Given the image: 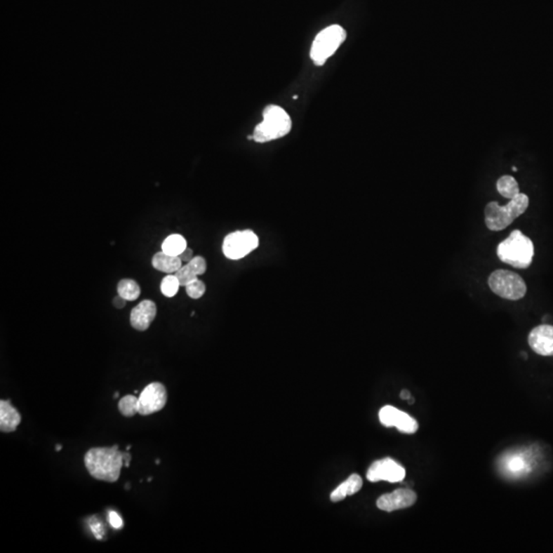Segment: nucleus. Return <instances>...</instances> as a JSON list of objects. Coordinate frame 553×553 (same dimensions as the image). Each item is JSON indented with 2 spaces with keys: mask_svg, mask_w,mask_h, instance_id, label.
Masks as SVG:
<instances>
[{
  "mask_svg": "<svg viewBox=\"0 0 553 553\" xmlns=\"http://www.w3.org/2000/svg\"><path fill=\"white\" fill-rule=\"evenodd\" d=\"M188 264L198 276H201L206 272V260H205V258H202V256H194L193 260L188 262Z\"/></svg>",
  "mask_w": 553,
  "mask_h": 553,
  "instance_id": "25",
  "label": "nucleus"
},
{
  "mask_svg": "<svg viewBox=\"0 0 553 553\" xmlns=\"http://www.w3.org/2000/svg\"><path fill=\"white\" fill-rule=\"evenodd\" d=\"M129 488H131V486H129V485H126V489H129Z\"/></svg>",
  "mask_w": 553,
  "mask_h": 553,
  "instance_id": "33",
  "label": "nucleus"
},
{
  "mask_svg": "<svg viewBox=\"0 0 553 553\" xmlns=\"http://www.w3.org/2000/svg\"><path fill=\"white\" fill-rule=\"evenodd\" d=\"M528 203L530 200L524 193H519L514 199L509 200L505 206H500L495 201L488 203L485 208L486 226L491 231H502L526 213Z\"/></svg>",
  "mask_w": 553,
  "mask_h": 553,
  "instance_id": "3",
  "label": "nucleus"
},
{
  "mask_svg": "<svg viewBox=\"0 0 553 553\" xmlns=\"http://www.w3.org/2000/svg\"><path fill=\"white\" fill-rule=\"evenodd\" d=\"M497 191L508 200L514 199L521 193L516 178L512 175H503L497 180Z\"/></svg>",
  "mask_w": 553,
  "mask_h": 553,
  "instance_id": "17",
  "label": "nucleus"
},
{
  "mask_svg": "<svg viewBox=\"0 0 553 553\" xmlns=\"http://www.w3.org/2000/svg\"><path fill=\"white\" fill-rule=\"evenodd\" d=\"M138 398L135 394H127L120 399L119 403H118V409H119L120 413L127 418L135 416V414H138Z\"/></svg>",
  "mask_w": 553,
  "mask_h": 553,
  "instance_id": "20",
  "label": "nucleus"
},
{
  "mask_svg": "<svg viewBox=\"0 0 553 553\" xmlns=\"http://www.w3.org/2000/svg\"><path fill=\"white\" fill-rule=\"evenodd\" d=\"M62 449H63V446L62 445H58L57 447H55V450H57V452L61 451Z\"/></svg>",
  "mask_w": 553,
  "mask_h": 553,
  "instance_id": "31",
  "label": "nucleus"
},
{
  "mask_svg": "<svg viewBox=\"0 0 553 553\" xmlns=\"http://www.w3.org/2000/svg\"><path fill=\"white\" fill-rule=\"evenodd\" d=\"M180 260H182V264H188V262H191L192 260L194 258V252L192 251L191 248L187 247L182 253L180 254Z\"/></svg>",
  "mask_w": 553,
  "mask_h": 553,
  "instance_id": "28",
  "label": "nucleus"
},
{
  "mask_svg": "<svg viewBox=\"0 0 553 553\" xmlns=\"http://www.w3.org/2000/svg\"><path fill=\"white\" fill-rule=\"evenodd\" d=\"M186 291L189 298H193V300H199L206 292V286H205L203 281L197 279V280L193 281V282L187 285Z\"/></svg>",
  "mask_w": 553,
  "mask_h": 553,
  "instance_id": "24",
  "label": "nucleus"
},
{
  "mask_svg": "<svg viewBox=\"0 0 553 553\" xmlns=\"http://www.w3.org/2000/svg\"><path fill=\"white\" fill-rule=\"evenodd\" d=\"M527 468V461L519 455H514L505 461V469L512 474H523Z\"/></svg>",
  "mask_w": 553,
  "mask_h": 553,
  "instance_id": "22",
  "label": "nucleus"
},
{
  "mask_svg": "<svg viewBox=\"0 0 553 553\" xmlns=\"http://www.w3.org/2000/svg\"><path fill=\"white\" fill-rule=\"evenodd\" d=\"M417 501V495L410 489H399L389 494L379 497L376 505L383 512H392L396 510L411 507Z\"/></svg>",
  "mask_w": 553,
  "mask_h": 553,
  "instance_id": "11",
  "label": "nucleus"
},
{
  "mask_svg": "<svg viewBox=\"0 0 553 553\" xmlns=\"http://www.w3.org/2000/svg\"><path fill=\"white\" fill-rule=\"evenodd\" d=\"M347 38V32L340 25L327 27L314 38L311 48V58L314 63L322 66L335 53Z\"/></svg>",
  "mask_w": 553,
  "mask_h": 553,
  "instance_id": "6",
  "label": "nucleus"
},
{
  "mask_svg": "<svg viewBox=\"0 0 553 553\" xmlns=\"http://www.w3.org/2000/svg\"><path fill=\"white\" fill-rule=\"evenodd\" d=\"M401 398H402L403 400L408 401L410 398H411V394H410V392H408V390L404 389L403 392H401Z\"/></svg>",
  "mask_w": 553,
  "mask_h": 553,
  "instance_id": "30",
  "label": "nucleus"
},
{
  "mask_svg": "<svg viewBox=\"0 0 553 553\" xmlns=\"http://www.w3.org/2000/svg\"><path fill=\"white\" fill-rule=\"evenodd\" d=\"M152 265L157 271L167 274H175L182 267V262L180 260V256L171 255V254L161 251L157 252L153 256Z\"/></svg>",
  "mask_w": 553,
  "mask_h": 553,
  "instance_id": "16",
  "label": "nucleus"
},
{
  "mask_svg": "<svg viewBox=\"0 0 553 553\" xmlns=\"http://www.w3.org/2000/svg\"><path fill=\"white\" fill-rule=\"evenodd\" d=\"M291 118L284 109L269 105L264 111V120L254 129L252 140L256 142H267L288 135L291 131Z\"/></svg>",
  "mask_w": 553,
  "mask_h": 553,
  "instance_id": "4",
  "label": "nucleus"
},
{
  "mask_svg": "<svg viewBox=\"0 0 553 553\" xmlns=\"http://www.w3.org/2000/svg\"><path fill=\"white\" fill-rule=\"evenodd\" d=\"M258 245L260 239L251 229L236 231L225 237L222 252L229 260H238L255 251Z\"/></svg>",
  "mask_w": 553,
  "mask_h": 553,
  "instance_id": "7",
  "label": "nucleus"
},
{
  "mask_svg": "<svg viewBox=\"0 0 553 553\" xmlns=\"http://www.w3.org/2000/svg\"><path fill=\"white\" fill-rule=\"evenodd\" d=\"M117 292L127 302H135L140 295V288L133 279H122L117 285Z\"/></svg>",
  "mask_w": 553,
  "mask_h": 553,
  "instance_id": "18",
  "label": "nucleus"
},
{
  "mask_svg": "<svg viewBox=\"0 0 553 553\" xmlns=\"http://www.w3.org/2000/svg\"><path fill=\"white\" fill-rule=\"evenodd\" d=\"M497 256L504 264L517 269H528L534 258L532 240L519 229H514L497 247Z\"/></svg>",
  "mask_w": 553,
  "mask_h": 553,
  "instance_id": "2",
  "label": "nucleus"
},
{
  "mask_svg": "<svg viewBox=\"0 0 553 553\" xmlns=\"http://www.w3.org/2000/svg\"><path fill=\"white\" fill-rule=\"evenodd\" d=\"M362 478H361L359 474H352L347 481L340 484V485L331 493L330 499H331L332 502H338V501L347 498V496H352V495L356 494V493H358L359 491L362 489Z\"/></svg>",
  "mask_w": 553,
  "mask_h": 553,
  "instance_id": "15",
  "label": "nucleus"
},
{
  "mask_svg": "<svg viewBox=\"0 0 553 553\" xmlns=\"http://www.w3.org/2000/svg\"><path fill=\"white\" fill-rule=\"evenodd\" d=\"M89 526H91V531H93L95 538L99 539V540H102L104 528H102L101 524L98 523V521H95V519H91V523H89Z\"/></svg>",
  "mask_w": 553,
  "mask_h": 553,
  "instance_id": "27",
  "label": "nucleus"
},
{
  "mask_svg": "<svg viewBox=\"0 0 553 553\" xmlns=\"http://www.w3.org/2000/svg\"><path fill=\"white\" fill-rule=\"evenodd\" d=\"M109 523L116 530H120V528H124V521H122L121 517L116 512H109Z\"/></svg>",
  "mask_w": 553,
  "mask_h": 553,
  "instance_id": "26",
  "label": "nucleus"
},
{
  "mask_svg": "<svg viewBox=\"0 0 553 553\" xmlns=\"http://www.w3.org/2000/svg\"><path fill=\"white\" fill-rule=\"evenodd\" d=\"M22 421L21 414L10 401H0V430L2 432H13Z\"/></svg>",
  "mask_w": 553,
  "mask_h": 553,
  "instance_id": "14",
  "label": "nucleus"
},
{
  "mask_svg": "<svg viewBox=\"0 0 553 553\" xmlns=\"http://www.w3.org/2000/svg\"><path fill=\"white\" fill-rule=\"evenodd\" d=\"M84 465L93 479L107 483L118 481L124 465V453L118 445L113 447L91 448L84 456Z\"/></svg>",
  "mask_w": 553,
  "mask_h": 553,
  "instance_id": "1",
  "label": "nucleus"
},
{
  "mask_svg": "<svg viewBox=\"0 0 553 553\" xmlns=\"http://www.w3.org/2000/svg\"><path fill=\"white\" fill-rule=\"evenodd\" d=\"M176 278L180 281V286L186 287L189 283L197 280L198 275L193 271L189 264L182 265L180 269L175 273Z\"/></svg>",
  "mask_w": 553,
  "mask_h": 553,
  "instance_id": "23",
  "label": "nucleus"
},
{
  "mask_svg": "<svg viewBox=\"0 0 553 553\" xmlns=\"http://www.w3.org/2000/svg\"><path fill=\"white\" fill-rule=\"evenodd\" d=\"M528 345L531 349L540 356H553V326L540 325L528 334Z\"/></svg>",
  "mask_w": 553,
  "mask_h": 553,
  "instance_id": "12",
  "label": "nucleus"
},
{
  "mask_svg": "<svg viewBox=\"0 0 553 553\" xmlns=\"http://www.w3.org/2000/svg\"><path fill=\"white\" fill-rule=\"evenodd\" d=\"M157 314V307L150 300H145L133 307L131 313V325L138 331H146Z\"/></svg>",
  "mask_w": 553,
  "mask_h": 553,
  "instance_id": "13",
  "label": "nucleus"
},
{
  "mask_svg": "<svg viewBox=\"0 0 553 553\" xmlns=\"http://www.w3.org/2000/svg\"><path fill=\"white\" fill-rule=\"evenodd\" d=\"M512 169H514V171H517V167H512Z\"/></svg>",
  "mask_w": 553,
  "mask_h": 553,
  "instance_id": "34",
  "label": "nucleus"
},
{
  "mask_svg": "<svg viewBox=\"0 0 553 553\" xmlns=\"http://www.w3.org/2000/svg\"><path fill=\"white\" fill-rule=\"evenodd\" d=\"M490 289L504 300H516L525 298L527 285L521 276L507 269H497L489 276Z\"/></svg>",
  "mask_w": 553,
  "mask_h": 553,
  "instance_id": "5",
  "label": "nucleus"
},
{
  "mask_svg": "<svg viewBox=\"0 0 553 553\" xmlns=\"http://www.w3.org/2000/svg\"><path fill=\"white\" fill-rule=\"evenodd\" d=\"M187 247V240L180 234L168 236L162 243V251L171 255H180Z\"/></svg>",
  "mask_w": 553,
  "mask_h": 553,
  "instance_id": "19",
  "label": "nucleus"
},
{
  "mask_svg": "<svg viewBox=\"0 0 553 553\" xmlns=\"http://www.w3.org/2000/svg\"><path fill=\"white\" fill-rule=\"evenodd\" d=\"M118 396H119V392H115V396H114V399H117Z\"/></svg>",
  "mask_w": 553,
  "mask_h": 553,
  "instance_id": "32",
  "label": "nucleus"
},
{
  "mask_svg": "<svg viewBox=\"0 0 553 553\" xmlns=\"http://www.w3.org/2000/svg\"><path fill=\"white\" fill-rule=\"evenodd\" d=\"M379 420L387 427H397L404 434H412L418 430V422L409 414L392 407L385 406L379 411Z\"/></svg>",
  "mask_w": 553,
  "mask_h": 553,
  "instance_id": "10",
  "label": "nucleus"
},
{
  "mask_svg": "<svg viewBox=\"0 0 553 553\" xmlns=\"http://www.w3.org/2000/svg\"><path fill=\"white\" fill-rule=\"evenodd\" d=\"M406 477V470L402 465L392 458L375 461L367 472L368 481L372 483L385 481L389 483H400Z\"/></svg>",
  "mask_w": 553,
  "mask_h": 553,
  "instance_id": "9",
  "label": "nucleus"
},
{
  "mask_svg": "<svg viewBox=\"0 0 553 553\" xmlns=\"http://www.w3.org/2000/svg\"><path fill=\"white\" fill-rule=\"evenodd\" d=\"M167 390L162 383L152 382L140 392L138 400V413L142 416L161 411L167 403Z\"/></svg>",
  "mask_w": 553,
  "mask_h": 553,
  "instance_id": "8",
  "label": "nucleus"
},
{
  "mask_svg": "<svg viewBox=\"0 0 553 553\" xmlns=\"http://www.w3.org/2000/svg\"><path fill=\"white\" fill-rule=\"evenodd\" d=\"M126 302L127 300L126 298H122V296H120L119 294H118L116 298H114L113 305L116 307V309H121L126 307Z\"/></svg>",
  "mask_w": 553,
  "mask_h": 553,
  "instance_id": "29",
  "label": "nucleus"
},
{
  "mask_svg": "<svg viewBox=\"0 0 553 553\" xmlns=\"http://www.w3.org/2000/svg\"><path fill=\"white\" fill-rule=\"evenodd\" d=\"M180 287V281H178L175 275H167L164 276V280H162L160 288H161L162 294H164V296H166V298H173V296L176 295V293H178Z\"/></svg>",
  "mask_w": 553,
  "mask_h": 553,
  "instance_id": "21",
  "label": "nucleus"
}]
</instances>
